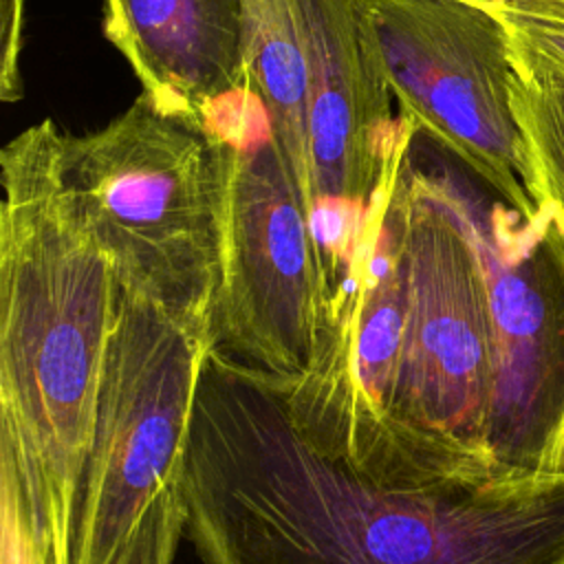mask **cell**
I'll list each match as a JSON object with an SVG mask.
<instances>
[{"instance_id": "cell-14", "label": "cell", "mask_w": 564, "mask_h": 564, "mask_svg": "<svg viewBox=\"0 0 564 564\" xmlns=\"http://www.w3.org/2000/svg\"><path fill=\"white\" fill-rule=\"evenodd\" d=\"M181 538H185V505L178 476L150 502L112 564H174Z\"/></svg>"}, {"instance_id": "cell-9", "label": "cell", "mask_w": 564, "mask_h": 564, "mask_svg": "<svg viewBox=\"0 0 564 564\" xmlns=\"http://www.w3.org/2000/svg\"><path fill=\"white\" fill-rule=\"evenodd\" d=\"M308 57L313 225L330 291L346 280L368 214L408 156L416 126L394 121L368 0H302Z\"/></svg>"}, {"instance_id": "cell-1", "label": "cell", "mask_w": 564, "mask_h": 564, "mask_svg": "<svg viewBox=\"0 0 564 564\" xmlns=\"http://www.w3.org/2000/svg\"><path fill=\"white\" fill-rule=\"evenodd\" d=\"M181 494L203 564H564V471L381 485L300 430L278 377L214 344Z\"/></svg>"}, {"instance_id": "cell-3", "label": "cell", "mask_w": 564, "mask_h": 564, "mask_svg": "<svg viewBox=\"0 0 564 564\" xmlns=\"http://www.w3.org/2000/svg\"><path fill=\"white\" fill-rule=\"evenodd\" d=\"M408 304L381 485L494 480L487 432L496 346L485 269L460 183L403 161L390 196Z\"/></svg>"}, {"instance_id": "cell-5", "label": "cell", "mask_w": 564, "mask_h": 564, "mask_svg": "<svg viewBox=\"0 0 564 564\" xmlns=\"http://www.w3.org/2000/svg\"><path fill=\"white\" fill-rule=\"evenodd\" d=\"M207 121L220 132L227 159L212 344L256 370L297 381L315 364L330 313L311 205L249 84Z\"/></svg>"}, {"instance_id": "cell-16", "label": "cell", "mask_w": 564, "mask_h": 564, "mask_svg": "<svg viewBox=\"0 0 564 564\" xmlns=\"http://www.w3.org/2000/svg\"><path fill=\"white\" fill-rule=\"evenodd\" d=\"M22 7L24 0H2V62H0V95L4 101L22 97L18 70L22 40Z\"/></svg>"}, {"instance_id": "cell-13", "label": "cell", "mask_w": 564, "mask_h": 564, "mask_svg": "<svg viewBox=\"0 0 564 564\" xmlns=\"http://www.w3.org/2000/svg\"><path fill=\"white\" fill-rule=\"evenodd\" d=\"M494 13L505 26L513 73L564 90V0H505Z\"/></svg>"}, {"instance_id": "cell-2", "label": "cell", "mask_w": 564, "mask_h": 564, "mask_svg": "<svg viewBox=\"0 0 564 564\" xmlns=\"http://www.w3.org/2000/svg\"><path fill=\"white\" fill-rule=\"evenodd\" d=\"M59 143L44 119L0 152V456L68 564L121 284L64 185Z\"/></svg>"}, {"instance_id": "cell-10", "label": "cell", "mask_w": 564, "mask_h": 564, "mask_svg": "<svg viewBox=\"0 0 564 564\" xmlns=\"http://www.w3.org/2000/svg\"><path fill=\"white\" fill-rule=\"evenodd\" d=\"M104 35L165 115L207 121L247 86L242 0H104Z\"/></svg>"}, {"instance_id": "cell-15", "label": "cell", "mask_w": 564, "mask_h": 564, "mask_svg": "<svg viewBox=\"0 0 564 564\" xmlns=\"http://www.w3.org/2000/svg\"><path fill=\"white\" fill-rule=\"evenodd\" d=\"M0 564H55L13 465L0 456Z\"/></svg>"}, {"instance_id": "cell-12", "label": "cell", "mask_w": 564, "mask_h": 564, "mask_svg": "<svg viewBox=\"0 0 564 564\" xmlns=\"http://www.w3.org/2000/svg\"><path fill=\"white\" fill-rule=\"evenodd\" d=\"M511 106L522 137L527 194L564 242V90L513 73Z\"/></svg>"}, {"instance_id": "cell-6", "label": "cell", "mask_w": 564, "mask_h": 564, "mask_svg": "<svg viewBox=\"0 0 564 564\" xmlns=\"http://www.w3.org/2000/svg\"><path fill=\"white\" fill-rule=\"evenodd\" d=\"M207 322L119 291L68 564H112L185 463Z\"/></svg>"}, {"instance_id": "cell-4", "label": "cell", "mask_w": 564, "mask_h": 564, "mask_svg": "<svg viewBox=\"0 0 564 564\" xmlns=\"http://www.w3.org/2000/svg\"><path fill=\"white\" fill-rule=\"evenodd\" d=\"M59 165L121 291L209 324L223 280L220 132L141 95L99 130L62 132Z\"/></svg>"}, {"instance_id": "cell-17", "label": "cell", "mask_w": 564, "mask_h": 564, "mask_svg": "<svg viewBox=\"0 0 564 564\" xmlns=\"http://www.w3.org/2000/svg\"><path fill=\"white\" fill-rule=\"evenodd\" d=\"M469 2H476V4H482V7H487V9H498L505 0H469Z\"/></svg>"}, {"instance_id": "cell-8", "label": "cell", "mask_w": 564, "mask_h": 564, "mask_svg": "<svg viewBox=\"0 0 564 564\" xmlns=\"http://www.w3.org/2000/svg\"><path fill=\"white\" fill-rule=\"evenodd\" d=\"M401 115L494 196L535 212L511 106L513 66L500 18L469 0H368Z\"/></svg>"}, {"instance_id": "cell-11", "label": "cell", "mask_w": 564, "mask_h": 564, "mask_svg": "<svg viewBox=\"0 0 564 564\" xmlns=\"http://www.w3.org/2000/svg\"><path fill=\"white\" fill-rule=\"evenodd\" d=\"M247 84L315 212L308 154V57L302 0H242Z\"/></svg>"}, {"instance_id": "cell-7", "label": "cell", "mask_w": 564, "mask_h": 564, "mask_svg": "<svg viewBox=\"0 0 564 564\" xmlns=\"http://www.w3.org/2000/svg\"><path fill=\"white\" fill-rule=\"evenodd\" d=\"M478 183V181H476ZM496 346L487 432L494 480L564 471V242L535 209L460 183Z\"/></svg>"}]
</instances>
